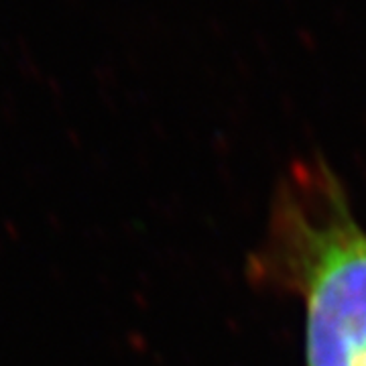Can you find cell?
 Returning a JSON list of instances; mask_svg holds the SVG:
<instances>
[{"label": "cell", "instance_id": "6da1fadb", "mask_svg": "<svg viewBox=\"0 0 366 366\" xmlns=\"http://www.w3.org/2000/svg\"><path fill=\"white\" fill-rule=\"evenodd\" d=\"M281 252L307 305V366L366 365V232L340 189L291 202L281 222Z\"/></svg>", "mask_w": 366, "mask_h": 366}, {"label": "cell", "instance_id": "7a4b0ae2", "mask_svg": "<svg viewBox=\"0 0 366 366\" xmlns=\"http://www.w3.org/2000/svg\"><path fill=\"white\" fill-rule=\"evenodd\" d=\"M365 366H366V365H365Z\"/></svg>", "mask_w": 366, "mask_h": 366}]
</instances>
